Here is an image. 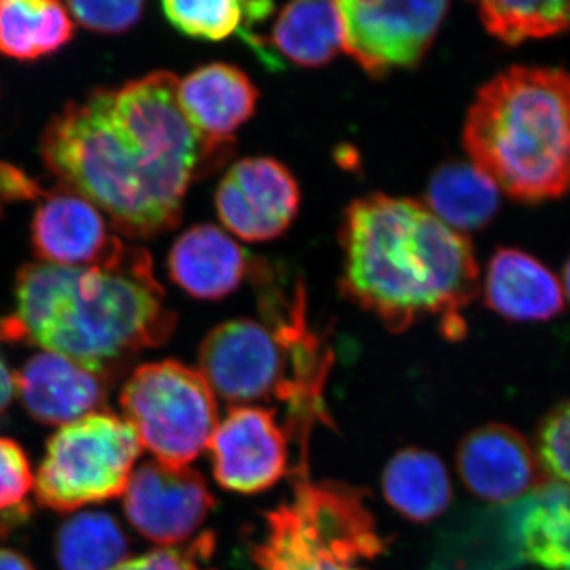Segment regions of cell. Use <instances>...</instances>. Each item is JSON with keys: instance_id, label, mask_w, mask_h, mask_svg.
Returning a JSON list of instances; mask_svg holds the SVG:
<instances>
[{"instance_id": "20", "label": "cell", "mask_w": 570, "mask_h": 570, "mask_svg": "<svg viewBox=\"0 0 570 570\" xmlns=\"http://www.w3.org/2000/svg\"><path fill=\"white\" fill-rule=\"evenodd\" d=\"M343 18L337 2H294L281 10L269 50L299 67H322L343 50Z\"/></svg>"}, {"instance_id": "5", "label": "cell", "mask_w": 570, "mask_h": 570, "mask_svg": "<svg viewBox=\"0 0 570 570\" xmlns=\"http://www.w3.org/2000/svg\"><path fill=\"white\" fill-rule=\"evenodd\" d=\"M463 146L501 193L542 204L570 193V71L515 66L479 89Z\"/></svg>"}, {"instance_id": "24", "label": "cell", "mask_w": 570, "mask_h": 570, "mask_svg": "<svg viewBox=\"0 0 570 570\" xmlns=\"http://www.w3.org/2000/svg\"><path fill=\"white\" fill-rule=\"evenodd\" d=\"M129 540L105 512H81L63 521L55 539L61 570H115L126 561Z\"/></svg>"}, {"instance_id": "6", "label": "cell", "mask_w": 570, "mask_h": 570, "mask_svg": "<svg viewBox=\"0 0 570 570\" xmlns=\"http://www.w3.org/2000/svg\"><path fill=\"white\" fill-rule=\"evenodd\" d=\"M140 453L132 426L111 412L67 423L48 441L33 482L37 502L66 513L121 497Z\"/></svg>"}, {"instance_id": "13", "label": "cell", "mask_w": 570, "mask_h": 570, "mask_svg": "<svg viewBox=\"0 0 570 570\" xmlns=\"http://www.w3.org/2000/svg\"><path fill=\"white\" fill-rule=\"evenodd\" d=\"M208 449L214 479L234 493H264L288 471L287 438L272 409L232 407L217 423Z\"/></svg>"}, {"instance_id": "15", "label": "cell", "mask_w": 570, "mask_h": 570, "mask_svg": "<svg viewBox=\"0 0 570 570\" xmlns=\"http://www.w3.org/2000/svg\"><path fill=\"white\" fill-rule=\"evenodd\" d=\"M178 102L206 151L220 164L236 130L253 118L258 89L238 67L213 62L178 82Z\"/></svg>"}, {"instance_id": "4", "label": "cell", "mask_w": 570, "mask_h": 570, "mask_svg": "<svg viewBox=\"0 0 570 570\" xmlns=\"http://www.w3.org/2000/svg\"><path fill=\"white\" fill-rule=\"evenodd\" d=\"M261 291L262 322L236 318L216 326L202 343V376L227 403H287L305 453L307 436L318 422L328 423L324 385L333 352L307 322L302 281Z\"/></svg>"}, {"instance_id": "22", "label": "cell", "mask_w": 570, "mask_h": 570, "mask_svg": "<svg viewBox=\"0 0 570 570\" xmlns=\"http://www.w3.org/2000/svg\"><path fill=\"white\" fill-rule=\"evenodd\" d=\"M167 20L184 36L193 39L223 41L239 33L258 58L272 62V51L264 37L254 33V26L265 21L275 10L272 2L238 0H167L163 3Z\"/></svg>"}, {"instance_id": "25", "label": "cell", "mask_w": 570, "mask_h": 570, "mask_svg": "<svg viewBox=\"0 0 570 570\" xmlns=\"http://www.w3.org/2000/svg\"><path fill=\"white\" fill-rule=\"evenodd\" d=\"M478 7L487 32L509 47L570 32V0L482 2Z\"/></svg>"}, {"instance_id": "10", "label": "cell", "mask_w": 570, "mask_h": 570, "mask_svg": "<svg viewBox=\"0 0 570 570\" xmlns=\"http://www.w3.org/2000/svg\"><path fill=\"white\" fill-rule=\"evenodd\" d=\"M214 504L212 490L197 471L160 461L141 464L124 497V512L135 531L159 546L189 539Z\"/></svg>"}, {"instance_id": "9", "label": "cell", "mask_w": 570, "mask_h": 570, "mask_svg": "<svg viewBox=\"0 0 570 570\" xmlns=\"http://www.w3.org/2000/svg\"><path fill=\"white\" fill-rule=\"evenodd\" d=\"M343 18V50L370 77L411 69L430 50L448 2H337Z\"/></svg>"}, {"instance_id": "8", "label": "cell", "mask_w": 570, "mask_h": 570, "mask_svg": "<svg viewBox=\"0 0 570 570\" xmlns=\"http://www.w3.org/2000/svg\"><path fill=\"white\" fill-rule=\"evenodd\" d=\"M264 542L295 553L324 554L355 566L385 549L362 491L296 474L294 499L266 513Z\"/></svg>"}, {"instance_id": "31", "label": "cell", "mask_w": 570, "mask_h": 570, "mask_svg": "<svg viewBox=\"0 0 570 570\" xmlns=\"http://www.w3.org/2000/svg\"><path fill=\"white\" fill-rule=\"evenodd\" d=\"M258 570H362L355 566L344 564L332 558H302V560L254 562Z\"/></svg>"}, {"instance_id": "30", "label": "cell", "mask_w": 570, "mask_h": 570, "mask_svg": "<svg viewBox=\"0 0 570 570\" xmlns=\"http://www.w3.org/2000/svg\"><path fill=\"white\" fill-rule=\"evenodd\" d=\"M45 190L17 165L0 160V205L39 202Z\"/></svg>"}, {"instance_id": "21", "label": "cell", "mask_w": 570, "mask_h": 570, "mask_svg": "<svg viewBox=\"0 0 570 570\" xmlns=\"http://www.w3.org/2000/svg\"><path fill=\"white\" fill-rule=\"evenodd\" d=\"M75 24L55 0H0V55L29 62L62 50Z\"/></svg>"}, {"instance_id": "16", "label": "cell", "mask_w": 570, "mask_h": 570, "mask_svg": "<svg viewBox=\"0 0 570 570\" xmlns=\"http://www.w3.org/2000/svg\"><path fill=\"white\" fill-rule=\"evenodd\" d=\"M110 379L69 356L40 352L14 374L22 406L45 425H67L92 414L108 396Z\"/></svg>"}, {"instance_id": "34", "label": "cell", "mask_w": 570, "mask_h": 570, "mask_svg": "<svg viewBox=\"0 0 570 570\" xmlns=\"http://www.w3.org/2000/svg\"><path fill=\"white\" fill-rule=\"evenodd\" d=\"M562 291L568 295L570 299V257L569 261L566 262L564 269H562Z\"/></svg>"}, {"instance_id": "32", "label": "cell", "mask_w": 570, "mask_h": 570, "mask_svg": "<svg viewBox=\"0 0 570 570\" xmlns=\"http://www.w3.org/2000/svg\"><path fill=\"white\" fill-rule=\"evenodd\" d=\"M0 343H2V340H0ZM14 393H17L14 374L11 373L9 366L6 365V362L0 358V414L10 406Z\"/></svg>"}, {"instance_id": "29", "label": "cell", "mask_w": 570, "mask_h": 570, "mask_svg": "<svg viewBox=\"0 0 570 570\" xmlns=\"http://www.w3.org/2000/svg\"><path fill=\"white\" fill-rule=\"evenodd\" d=\"M216 538L212 531L198 535L193 543L176 549H159L126 560L115 570H216L209 568Z\"/></svg>"}, {"instance_id": "27", "label": "cell", "mask_w": 570, "mask_h": 570, "mask_svg": "<svg viewBox=\"0 0 570 570\" xmlns=\"http://www.w3.org/2000/svg\"><path fill=\"white\" fill-rule=\"evenodd\" d=\"M538 460L543 472L570 489V401L554 407L540 425Z\"/></svg>"}, {"instance_id": "23", "label": "cell", "mask_w": 570, "mask_h": 570, "mask_svg": "<svg viewBox=\"0 0 570 570\" xmlns=\"http://www.w3.org/2000/svg\"><path fill=\"white\" fill-rule=\"evenodd\" d=\"M428 208L453 230L487 227L499 212V189L472 164L441 165L426 190Z\"/></svg>"}, {"instance_id": "2", "label": "cell", "mask_w": 570, "mask_h": 570, "mask_svg": "<svg viewBox=\"0 0 570 570\" xmlns=\"http://www.w3.org/2000/svg\"><path fill=\"white\" fill-rule=\"evenodd\" d=\"M341 292L404 332L438 316L449 340L466 335L463 309L479 294V265L468 236L412 198H356L341 225Z\"/></svg>"}, {"instance_id": "7", "label": "cell", "mask_w": 570, "mask_h": 570, "mask_svg": "<svg viewBox=\"0 0 570 570\" xmlns=\"http://www.w3.org/2000/svg\"><path fill=\"white\" fill-rule=\"evenodd\" d=\"M121 407L138 442L170 466H187L208 449L217 403L200 371L176 360L146 363L121 390Z\"/></svg>"}, {"instance_id": "28", "label": "cell", "mask_w": 570, "mask_h": 570, "mask_svg": "<svg viewBox=\"0 0 570 570\" xmlns=\"http://www.w3.org/2000/svg\"><path fill=\"white\" fill-rule=\"evenodd\" d=\"M146 3L141 0L134 2H67L71 20L78 22L89 31L108 33H122L132 29L145 13Z\"/></svg>"}, {"instance_id": "33", "label": "cell", "mask_w": 570, "mask_h": 570, "mask_svg": "<svg viewBox=\"0 0 570 570\" xmlns=\"http://www.w3.org/2000/svg\"><path fill=\"white\" fill-rule=\"evenodd\" d=\"M0 570H36L28 558L18 551L0 549Z\"/></svg>"}, {"instance_id": "12", "label": "cell", "mask_w": 570, "mask_h": 570, "mask_svg": "<svg viewBox=\"0 0 570 570\" xmlns=\"http://www.w3.org/2000/svg\"><path fill=\"white\" fill-rule=\"evenodd\" d=\"M31 224L41 264L86 268L115 264L126 253L110 220L88 198L59 184L37 202Z\"/></svg>"}, {"instance_id": "19", "label": "cell", "mask_w": 570, "mask_h": 570, "mask_svg": "<svg viewBox=\"0 0 570 570\" xmlns=\"http://www.w3.org/2000/svg\"><path fill=\"white\" fill-rule=\"evenodd\" d=\"M382 490L404 519L426 523L441 517L452 502V483L444 463L422 449H404L389 461Z\"/></svg>"}, {"instance_id": "18", "label": "cell", "mask_w": 570, "mask_h": 570, "mask_svg": "<svg viewBox=\"0 0 570 570\" xmlns=\"http://www.w3.org/2000/svg\"><path fill=\"white\" fill-rule=\"evenodd\" d=\"M487 306L509 321H550L564 311L560 279L524 250L502 247L491 257L483 284Z\"/></svg>"}, {"instance_id": "3", "label": "cell", "mask_w": 570, "mask_h": 570, "mask_svg": "<svg viewBox=\"0 0 570 570\" xmlns=\"http://www.w3.org/2000/svg\"><path fill=\"white\" fill-rule=\"evenodd\" d=\"M14 298V314L0 317L2 341H29L110 381L135 355L167 343L178 322L151 255L138 246L105 266L24 265Z\"/></svg>"}, {"instance_id": "26", "label": "cell", "mask_w": 570, "mask_h": 570, "mask_svg": "<svg viewBox=\"0 0 570 570\" xmlns=\"http://www.w3.org/2000/svg\"><path fill=\"white\" fill-rule=\"evenodd\" d=\"M33 475L24 449L17 441L0 438V512L6 519H24Z\"/></svg>"}, {"instance_id": "11", "label": "cell", "mask_w": 570, "mask_h": 570, "mask_svg": "<svg viewBox=\"0 0 570 570\" xmlns=\"http://www.w3.org/2000/svg\"><path fill=\"white\" fill-rule=\"evenodd\" d=\"M299 186L284 164L272 157L236 163L216 190V212L230 234L250 243L284 234L298 214Z\"/></svg>"}, {"instance_id": "1", "label": "cell", "mask_w": 570, "mask_h": 570, "mask_svg": "<svg viewBox=\"0 0 570 570\" xmlns=\"http://www.w3.org/2000/svg\"><path fill=\"white\" fill-rule=\"evenodd\" d=\"M178 82L160 70L96 89L67 104L41 135L48 170L127 238L175 228L190 184L219 165L183 115Z\"/></svg>"}, {"instance_id": "17", "label": "cell", "mask_w": 570, "mask_h": 570, "mask_svg": "<svg viewBox=\"0 0 570 570\" xmlns=\"http://www.w3.org/2000/svg\"><path fill=\"white\" fill-rule=\"evenodd\" d=\"M242 246L212 224L194 225L176 239L168 254L171 281L198 299L234 294L250 272Z\"/></svg>"}, {"instance_id": "14", "label": "cell", "mask_w": 570, "mask_h": 570, "mask_svg": "<svg viewBox=\"0 0 570 570\" xmlns=\"http://www.w3.org/2000/svg\"><path fill=\"white\" fill-rule=\"evenodd\" d=\"M456 466L466 489L493 504H515L547 483L527 438L501 423L466 434L456 452Z\"/></svg>"}]
</instances>
